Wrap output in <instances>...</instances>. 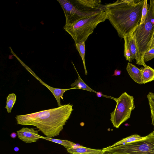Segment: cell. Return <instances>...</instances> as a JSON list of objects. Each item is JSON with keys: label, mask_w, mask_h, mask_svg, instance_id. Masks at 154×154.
Segmentation results:
<instances>
[{"label": "cell", "mask_w": 154, "mask_h": 154, "mask_svg": "<svg viewBox=\"0 0 154 154\" xmlns=\"http://www.w3.org/2000/svg\"><path fill=\"white\" fill-rule=\"evenodd\" d=\"M70 103L48 109L16 116L17 124L34 126L46 137L58 135L69 118L73 109Z\"/></svg>", "instance_id": "obj_2"}, {"label": "cell", "mask_w": 154, "mask_h": 154, "mask_svg": "<svg viewBox=\"0 0 154 154\" xmlns=\"http://www.w3.org/2000/svg\"><path fill=\"white\" fill-rule=\"evenodd\" d=\"M25 67L26 69H27V70L29 72L32 74V75L34 76L37 79H38L42 84L44 85L47 88H48L51 92L56 100L57 102L58 106L59 107L62 106L61 104L60 99L61 98L63 100V94L64 93L68 90L75 89L74 88H73L67 89H62L58 88H54L49 86L44 82L41 79H40L35 74V73L33 72L27 66H26V67Z\"/></svg>", "instance_id": "obj_10"}, {"label": "cell", "mask_w": 154, "mask_h": 154, "mask_svg": "<svg viewBox=\"0 0 154 154\" xmlns=\"http://www.w3.org/2000/svg\"><path fill=\"white\" fill-rule=\"evenodd\" d=\"M17 134L15 132H13L11 134V137L13 138H15L17 136Z\"/></svg>", "instance_id": "obj_25"}, {"label": "cell", "mask_w": 154, "mask_h": 154, "mask_svg": "<svg viewBox=\"0 0 154 154\" xmlns=\"http://www.w3.org/2000/svg\"><path fill=\"white\" fill-rule=\"evenodd\" d=\"M14 150L15 152H17L19 150V148L17 147H15L14 148Z\"/></svg>", "instance_id": "obj_26"}, {"label": "cell", "mask_w": 154, "mask_h": 154, "mask_svg": "<svg viewBox=\"0 0 154 154\" xmlns=\"http://www.w3.org/2000/svg\"><path fill=\"white\" fill-rule=\"evenodd\" d=\"M121 73V71L120 70H119L117 69H116L115 70L114 74L113 76H118L120 75Z\"/></svg>", "instance_id": "obj_23"}, {"label": "cell", "mask_w": 154, "mask_h": 154, "mask_svg": "<svg viewBox=\"0 0 154 154\" xmlns=\"http://www.w3.org/2000/svg\"><path fill=\"white\" fill-rule=\"evenodd\" d=\"M66 18L65 25L68 26L84 18L104 11L105 5L97 0H58Z\"/></svg>", "instance_id": "obj_3"}, {"label": "cell", "mask_w": 154, "mask_h": 154, "mask_svg": "<svg viewBox=\"0 0 154 154\" xmlns=\"http://www.w3.org/2000/svg\"><path fill=\"white\" fill-rule=\"evenodd\" d=\"M154 48V33L150 43L149 49Z\"/></svg>", "instance_id": "obj_24"}, {"label": "cell", "mask_w": 154, "mask_h": 154, "mask_svg": "<svg viewBox=\"0 0 154 154\" xmlns=\"http://www.w3.org/2000/svg\"><path fill=\"white\" fill-rule=\"evenodd\" d=\"M151 133L152 135L154 136V130Z\"/></svg>", "instance_id": "obj_27"}, {"label": "cell", "mask_w": 154, "mask_h": 154, "mask_svg": "<svg viewBox=\"0 0 154 154\" xmlns=\"http://www.w3.org/2000/svg\"><path fill=\"white\" fill-rule=\"evenodd\" d=\"M102 149L103 154H154V136L151 133L143 139Z\"/></svg>", "instance_id": "obj_6"}, {"label": "cell", "mask_w": 154, "mask_h": 154, "mask_svg": "<svg viewBox=\"0 0 154 154\" xmlns=\"http://www.w3.org/2000/svg\"><path fill=\"white\" fill-rule=\"evenodd\" d=\"M144 0H118L105 5L108 19L122 38L131 35L140 24Z\"/></svg>", "instance_id": "obj_1"}, {"label": "cell", "mask_w": 154, "mask_h": 154, "mask_svg": "<svg viewBox=\"0 0 154 154\" xmlns=\"http://www.w3.org/2000/svg\"><path fill=\"white\" fill-rule=\"evenodd\" d=\"M149 5L147 0H144L142 11L141 18L140 24H143L146 20L148 12Z\"/></svg>", "instance_id": "obj_20"}, {"label": "cell", "mask_w": 154, "mask_h": 154, "mask_svg": "<svg viewBox=\"0 0 154 154\" xmlns=\"http://www.w3.org/2000/svg\"><path fill=\"white\" fill-rule=\"evenodd\" d=\"M136 42L143 63L145 52L149 49L154 33V0L150 1L148 14L144 23L139 24L134 32Z\"/></svg>", "instance_id": "obj_5"}, {"label": "cell", "mask_w": 154, "mask_h": 154, "mask_svg": "<svg viewBox=\"0 0 154 154\" xmlns=\"http://www.w3.org/2000/svg\"><path fill=\"white\" fill-rule=\"evenodd\" d=\"M112 99L116 101V104L114 110L110 113V121L114 127L119 128L130 118L135 107L134 97L125 92L118 98L112 97Z\"/></svg>", "instance_id": "obj_7"}, {"label": "cell", "mask_w": 154, "mask_h": 154, "mask_svg": "<svg viewBox=\"0 0 154 154\" xmlns=\"http://www.w3.org/2000/svg\"><path fill=\"white\" fill-rule=\"evenodd\" d=\"M125 38L127 40L131 53L132 60L135 59L137 64L145 67L146 65L145 66L143 63L140 59V55L136 44L134 32L130 35Z\"/></svg>", "instance_id": "obj_9"}, {"label": "cell", "mask_w": 154, "mask_h": 154, "mask_svg": "<svg viewBox=\"0 0 154 154\" xmlns=\"http://www.w3.org/2000/svg\"><path fill=\"white\" fill-rule=\"evenodd\" d=\"M16 96L14 93L9 94L7 97L6 105L5 107L8 113L11 112L13 106L15 103Z\"/></svg>", "instance_id": "obj_18"}, {"label": "cell", "mask_w": 154, "mask_h": 154, "mask_svg": "<svg viewBox=\"0 0 154 154\" xmlns=\"http://www.w3.org/2000/svg\"><path fill=\"white\" fill-rule=\"evenodd\" d=\"M124 56L126 60L131 62L132 61L131 53L128 47L127 40L125 38H124Z\"/></svg>", "instance_id": "obj_21"}, {"label": "cell", "mask_w": 154, "mask_h": 154, "mask_svg": "<svg viewBox=\"0 0 154 154\" xmlns=\"http://www.w3.org/2000/svg\"><path fill=\"white\" fill-rule=\"evenodd\" d=\"M71 154H103V149H94L80 146L75 148L66 149Z\"/></svg>", "instance_id": "obj_11"}, {"label": "cell", "mask_w": 154, "mask_h": 154, "mask_svg": "<svg viewBox=\"0 0 154 154\" xmlns=\"http://www.w3.org/2000/svg\"><path fill=\"white\" fill-rule=\"evenodd\" d=\"M150 108L151 124L154 127V93L149 92L147 96Z\"/></svg>", "instance_id": "obj_19"}, {"label": "cell", "mask_w": 154, "mask_h": 154, "mask_svg": "<svg viewBox=\"0 0 154 154\" xmlns=\"http://www.w3.org/2000/svg\"><path fill=\"white\" fill-rule=\"evenodd\" d=\"M43 139L61 145L66 149L73 148L76 145L75 143L67 140H60L44 137Z\"/></svg>", "instance_id": "obj_16"}, {"label": "cell", "mask_w": 154, "mask_h": 154, "mask_svg": "<svg viewBox=\"0 0 154 154\" xmlns=\"http://www.w3.org/2000/svg\"><path fill=\"white\" fill-rule=\"evenodd\" d=\"M106 19V13L103 11L80 19L70 25H65L63 28L71 36L75 43L85 42L98 24Z\"/></svg>", "instance_id": "obj_4"}, {"label": "cell", "mask_w": 154, "mask_h": 154, "mask_svg": "<svg viewBox=\"0 0 154 154\" xmlns=\"http://www.w3.org/2000/svg\"><path fill=\"white\" fill-rule=\"evenodd\" d=\"M146 137V136L145 137H141L138 134L132 135L124 138L123 139L116 142L112 145L110 146H109V147H112L117 146L131 143L143 139L145 138Z\"/></svg>", "instance_id": "obj_15"}, {"label": "cell", "mask_w": 154, "mask_h": 154, "mask_svg": "<svg viewBox=\"0 0 154 154\" xmlns=\"http://www.w3.org/2000/svg\"><path fill=\"white\" fill-rule=\"evenodd\" d=\"M153 58H154V48L149 49L145 52L143 57V60L145 62L150 60Z\"/></svg>", "instance_id": "obj_22"}, {"label": "cell", "mask_w": 154, "mask_h": 154, "mask_svg": "<svg viewBox=\"0 0 154 154\" xmlns=\"http://www.w3.org/2000/svg\"><path fill=\"white\" fill-rule=\"evenodd\" d=\"M73 64L78 75V79H76L75 81L71 85V86L72 88L74 87L75 89H83L90 92H93L97 94L98 92L95 91L90 88L82 80L73 63Z\"/></svg>", "instance_id": "obj_14"}, {"label": "cell", "mask_w": 154, "mask_h": 154, "mask_svg": "<svg viewBox=\"0 0 154 154\" xmlns=\"http://www.w3.org/2000/svg\"><path fill=\"white\" fill-rule=\"evenodd\" d=\"M126 69L132 79L136 82L141 84L142 71L136 66L128 63Z\"/></svg>", "instance_id": "obj_12"}, {"label": "cell", "mask_w": 154, "mask_h": 154, "mask_svg": "<svg viewBox=\"0 0 154 154\" xmlns=\"http://www.w3.org/2000/svg\"><path fill=\"white\" fill-rule=\"evenodd\" d=\"M142 71L141 84L154 80V69L146 65L140 68Z\"/></svg>", "instance_id": "obj_13"}, {"label": "cell", "mask_w": 154, "mask_h": 154, "mask_svg": "<svg viewBox=\"0 0 154 154\" xmlns=\"http://www.w3.org/2000/svg\"><path fill=\"white\" fill-rule=\"evenodd\" d=\"M85 42H82L78 43H75V46L76 49L79 52L82 59L85 70V74L87 75L88 73L85 62Z\"/></svg>", "instance_id": "obj_17"}, {"label": "cell", "mask_w": 154, "mask_h": 154, "mask_svg": "<svg viewBox=\"0 0 154 154\" xmlns=\"http://www.w3.org/2000/svg\"><path fill=\"white\" fill-rule=\"evenodd\" d=\"M39 130H35L33 128L23 127L17 131L18 137L25 143H31L36 142L39 139H43L44 137L39 135Z\"/></svg>", "instance_id": "obj_8"}]
</instances>
